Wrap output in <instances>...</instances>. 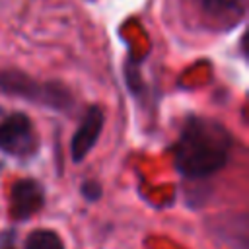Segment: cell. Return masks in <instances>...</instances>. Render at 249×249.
Returning a JSON list of instances; mask_svg holds the SVG:
<instances>
[{"label":"cell","instance_id":"obj_1","mask_svg":"<svg viewBox=\"0 0 249 249\" xmlns=\"http://www.w3.org/2000/svg\"><path fill=\"white\" fill-rule=\"evenodd\" d=\"M231 134L210 117H189L173 146L177 171L187 179H204L230 160Z\"/></svg>","mask_w":249,"mask_h":249},{"label":"cell","instance_id":"obj_2","mask_svg":"<svg viewBox=\"0 0 249 249\" xmlns=\"http://www.w3.org/2000/svg\"><path fill=\"white\" fill-rule=\"evenodd\" d=\"M0 89L8 95H16L33 103H43L56 111H66L72 107V93L58 82L39 84L19 70H2L0 72Z\"/></svg>","mask_w":249,"mask_h":249},{"label":"cell","instance_id":"obj_3","mask_svg":"<svg viewBox=\"0 0 249 249\" xmlns=\"http://www.w3.org/2000/svg\"><path fill=\"white\" fill-rule=\"evenodd\" d=\"M39 148V138L33 124L25 113H12L0 121V150L16 156L27 158Z\"/></svg>","mask_w":249,"mask_h":249},{"label":"cell","instance_id":"obj_4","mask_svg":"<svg viewBox=\"0 0 249 249\" xmlns=\"http://www.w3.org/2000/svg\"><path fill=\"white\" fill-rule=\"evenodd\" d=\"M45 204V189L39 181L25 177L12 185L10 210L14 220H27L37 214Z\"/></svg>","mask_w":249,"mask_h":249},{"label":"cell","instance_id":"obj_5","mask_svg":"<svg viewBox=\"0 0 249 249\" xmlns=\"http://www.w3.org/2000/svg\"><path fill=\"white\" fill-rule=\"evenodd\" d=\"M103 123H105L103 109L99 105L88 107V111L82 117V123L78 124V128L72 136V144H70L74 163H80L91 152V148L95 146V142L103 130Z\"/></svg>","mask_w":249,"mask_h":249},{"label":"cell","instance_id":"obj_6","mask_svg":"<svg viewBox=\"0 0 249 249\" xmlns=\"http://www.w3.org/2000/svg\"><path fill=\"white\" fill-rule=\"evenodd\" d=\"M198 6L220 29H230L245 14V0H198Z\"/></svg>","mask_w":249,"mask_h":249},{"label":"cell","instance_id":"obj_7","mask_svg":"<svg viewBox=\"0 0 249 249\" xmlns=\"http://www.w3.org/2000/svg\"><path fill=\"white\" fill-rule=\"evenodd\" d=\"M25 249H64V243L51 230H35L27 235Z\"/></svg>","mask_w":249,"mask_h":249},{"label":"cell","instance_id":"obj_8","mask_svg":"<svg viewBox=\"0 0 249 249\" xmlns=\"http://www.w3.org/2000/svg\"><path fill=\"white\" fill-rule=\"evenodd\" d=\"M80 193H82L84 198L89 200V202L99 200V198H101V185H99L97 181H93V179H88V181H84V183L80 185Z\"/></svg>","mask_w":249,"mask_h":249},{"label":"cell","instance_id":"obj_9","mask_svg":"<svg viewBox=\"0 0 249 249\" xmlns=\"http://www.w3.org/2000/svg\"><path fill=\"white\" fill-rule=\"evenodd\" d=\"M0 167H2V163H0Z\"/></svg>","mask_w":249,"mask_h":249}]
</instances>
